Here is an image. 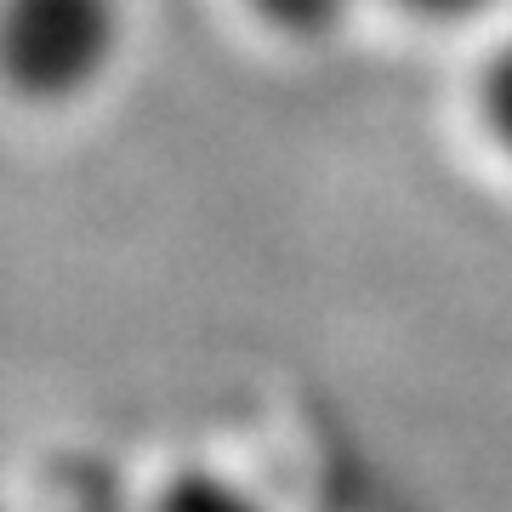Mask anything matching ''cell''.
<instances>
[{"label":"cell","instance_id":"obj_4","mask_svg":"<svg viewBox=\"0 0 512 512\" xmlns=\"http://www.w3.org/2000/svg\"><path fill=\"white\" fill-rule=\"evenodd\" d=\"M478 120L490 131V143L512 160V46H501L478 80Z\"/></svg>","mask_w":512,"mask_h":512},{"label":"cell","instance_id":"obj_2","mask_svg":"<svg viewBox=\"0 0 512 512\" xmlns=\"http://www.w3.org/2000/svg\"><path fill=\"white\" fill-rule=\"evenodd\" d=\"M148 512H279L262 490H251L245 478L217 473V467H183L171 473L154 495Z\"/></svg>","mask_w":512,"mask_h":512},{"label":"cell","instance_id":"obj_5","mask_svg":"<svg viewBox=\"0 0 512 512\" xmlns=\"http://www.w3.org/2000/svg\"><path fill=\"white\" fill-rule=\"evenodd\" d=\"M399 12H410V18H427V23H461L473 18V12H484L490 0H393Z\"/></svg>","mask_w":512,"mask_h":512},{"label":"cell","instance_id":"obj_1","mask_svg":"<svg viewBox=\"0 0 512 512\" xmlns=\"http://www.w3.org/2000/svg\"><path fill=\"white\" fill-rule=\"evenodd\" d=\"M126 52V0H0V86L29 109L92 97Z\"/></svg>","mask_w":512,"mask_h":512},{"label":"cell","instance_id":"obj_3","mask_svg":"<svg viewBox=\"0 0 512 512\" xmlns=\"http://www.w3.org/2000/svg\"><path fill=\"white\" fill-rule=\"evenodd\" d=\"M251 6L262 23H274L279 35H302V40L330 35L353 12V0H251Z\"/></svg>","mask_w":512,"mask_h":512}]
</instances>
